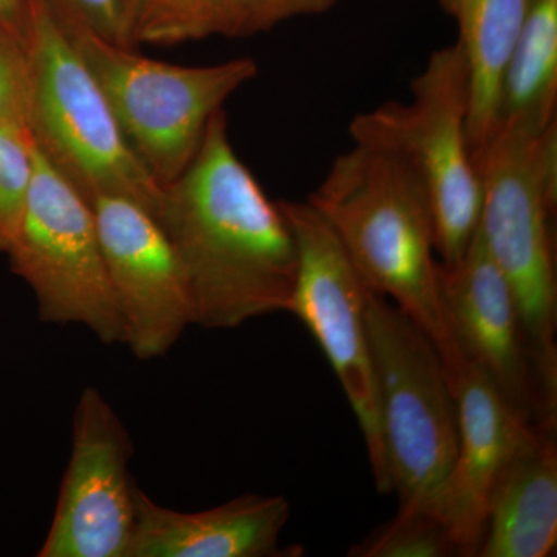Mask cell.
<instances>
[{"instance_id": "6da1fadb", "label": "cell", "mask_w": 557, "mask_h": 557, "mask_svg": "<svg viewBox=\"0 0 557 557\" xmlns=\"http://www.w3.org/2000/svg\"><path fill=\"white\" fill-rule=\"evenodd\" d=\"M157 220L188 277L196 325L236 329L288 311L295 234L231 145L225 110L209 121L189 166L164 186Z\"/></svg>"}, {"instance_id": "7a4b0ae2", "label": "cell", "mask_w": 557, "mask_h": 557, "mask_svg": "<svg viewBox=\"0 0 557 557\" xmlns=\"http://www.w3.org/2000/svg\"><path fill=\"white\" fill-rule=\"evenodd\" d=\"M370 292L408 314L438 348L448 376L461 362L438 296L435 225L426 193L397 157L355 143L309 197Z\"/></svg>"}, {"instance_id": "3957f363", "label": "cell", "mask_w": 557, "mask_h": 557, "mask_svg": "<svg viewBox=\"0 0 557 557\" xmlns=\"http://www.w3.org/2000/svg\"><path fill=\"white\" fill-rule=\"evenodd\" d=\"M482 183L479 234L518 302L547 386L557 394V123H500L475 156Z\"/></svg>"}, {"instance_id": "277c9868", "label": "cell", "mask_w": 557, "mask_h": 557, "mask_svg": "<svg viewBox=\"0 0 557 557\" xmlns=\"http://www.w3.org/2000/svg\"><path fill=\"white\" fill-rule=\"evenodd\" d=\"M25 51L27 127L39 152L87 200L126 197L159 218L163 188L127 145L97 79L47 0H32Z\"/></svg>"}, {"instance_id": "5b68a950", "label": "cell", "mask_w": 557, "mask_h": 557, "mask_svg": "<svg viewBox=\"0 0 557 557\" xmlns=\"http://www.w3.org/2000/svg\"><path fill=\"white\" fill-rule=\"evenodd\" d=\"M467 64L457 44L434 51L408 101H387L350 123L359 145L401 160L426 193L442 263L465 255L478 234L482 183L469 145Z\"/></svg>"}, {"instance_id": "8992f818", "label": "cell", "mask_w": 557, "mask_h": 557, "mask_svg": "<svg viewBox=\"0 0 557 557\" xmlns=\"http://www.w3.org/2000/svg\"><path fill=\"white\" fill-rule=\"evenodd\" d=\"M58 16L97 79L127 145L161 188L189 166L209 121L231 95L258 75L251 58L203 67L150 60L61 13Z\"/></svg>"}, {"instance_id": "52a82bcc", "label": "cell", "mask_w": 557, "mask_h": 557, "mask_svg": "<svg viewBox=\"0 0 557 557\" xmlns=\"http://www.w3.org/2000/svg\"><path fill=\"white\" fill-rule=\"evenodd\" d=\"M368 332L375 368L391 493L398 511L423 509L454 467L456 398L438 348L384 296H368Z\"/></svg>"}, {"instance_id": "ba28073f", "label": "cell", "mask_w": 557, "mask_h": 557, "mask_svg": "<svg viewBox=\"0 0 557 557\" xmlns=\"http://www.w3.org/2000/svg\"><path fill=\"white\" fill-rule=\"evenodd\" d=\"M5 255L33 289L42 321L81 324L101 343H123L94 208L36 145L30 190Z\"/></svg>"}, {"instance_id": "9c48e42d", "label": "cell", "mask_w": 557, "mask_h": 557, "mask_svg": "<svg viewBox=\"0 0 557 557\" xmlns=\"http://www.w3.org/2000/svg\"><path fill=\"white\" fill-rule=\"evenodd\" d=\"M298 247V273L289 313L296 314L318 341L368 446L370 467L380 493H391L383 426L370 348V289L327 220L310 201H278Z\"/></svg>"}, {"instance_id": "30bf717a", "label": "cell", "mask_w": 557, "mask_h": 557, "mask_svg": "<svg viewBox=\"0 0 557 557\" xmlns=\"http://www.w3.org/2000/svg\"><path fill=\"white\" fill-rule=\"evenodd\" d=\"M129 432L95 387L73 416L72 454L39 557H127L135 530Z\"/></svg>"}, {"instance_id": "8fae6325", "label": "cell", "mask_w": 557, "mask_h": 557, "mask_svg": "<svg viewBox=\"0 0 557 557\" xmlns=\"http://www.w3.org/2000/svg\"><path fill=\"white\" fill-rule=\"evenodd\" d=\"M438 296L461 358L482 370L534 426H556L557 394L542 379L518 302L479 230L465 255L438 265Z\"/></svg>"}, {"instance_id": "7c38bea8", "label": "cell", "mask_w": 557, "mask_h": 557, "mask_svg": "<svg viewBox=\"0 0 557 557\" xmlns=\"http://www.w3.org/2000/svg\"><path fill=\"white\" fill-rule=\"evenodd\" d=\"M123 344L138 359L163 357L196 324L193 295L178 252L152 212L121 196L90 201Z\"/></svg>"}, {"instance_id": "4fadbf2b", "label": "cell", "mask_w": 557, "mask_h": 557, "mask_svg": "<svg viewBox=\"0 0 557 557\" xmlns=\"http://www.w3.org/2000/svg\"><path fill=\"white\" fill-rule=\"evenodd\" d=\"M449 383L457 405V457L424 509L446 527L463 556L471 557L482 547L487 505L498 478L537 432L548 426L527 421L467 359L461 358Z\"/></svg>"}, {"instance_id": "5bb4252c", "label": "cell", "mask_w": 557, "mask_h": 557, "mask_svg": "<svg viewBox=\"0 0 557 557\" xmlns=\"http://www.w3.org/2000/svg\"><path fill=\"white\" fill-rule=\"evenodd\" d=\"M135 530L127 557H276L289 519L281 496L247 494L220 507L182 512L161 507L137 487ZM298 555L299 553H293Z\"/></svg>"}, {"instance_id": "9a60e30c", "label": "cell", "mask_w": 557, "mask_h": 557, "mask_svg": "<svg viewBox=\"0 0 557 557\" xmlns=\"http://www.w3.org/2000/svg\"><path fill=\"white\" fill-rule=\"evenodd\" d=\"M556 428H542L491 493L478 557H547L557 545Z\"/></svg>"}, {"instance_id": "2e32d148", "label": "cell", "mask_w": 557, "mask_h": 557, "mask_svg": "<svg viewBox=\"0 0 557 557\" xmlns=\"http://www.w3.org/2000/svg\"><path fill=\"white\" fill-rule=\"evenodd\" d=\"M531 0H440L458 28L457 47L467 64L469 145L472 157L496 126L502 76L527 20Z\"/></svg>"}, {"instance_id": "e0dca14e", "label": "cell", "mask_w": 557, "mask_h": 557, "mask_svg": "<svg viewBox=\"0 0 557 557\" xmlns=\"http://www.w3.org/2000/svg\"><path fill=\"white\" fill-rule=\"evenodd\" d=\"M556 108L557 0H531L502 76L496 126L518 123L542 129L556 123Z\"/></svg>"}, {"instance_id": "ac0fdd59", "label": "cell", "mask_w": 557, "mask_h": 557, "mask_svg": "<svg viewBox=\"0 0 557 557\" xmlns=\"http://www.w3.org/2000/svg\"><path fill=\"white\" fill-rule=\"evenodd\" d=\"M233 0H129L126 40L138 46H177L228 33Z\"/></svg>"}, {"instance_id": "d6986e66", "label": "cell", "mask_w": 557, "mask_h": 557, "mask_svg": "<svg viewBox=\"0 0 557 557\" xmlns=\"http://www.w3.org/2000/svg\"><path fill=\"white\" fill-rule=\"evenodd\" d=\"M355 557H463L446 527L428 509L398 511L350 549Z\"/></svg>"}, {"instance_id": "ffe728a7", "label": "cell", "mask_w": 557, "mask_h": 557, "mask_svg": "<svg viewBox=\"0 0 557 557\" xmlns=\"http://www.w3.org/2000/svg\"><path fill=\"white\" fill-rule=\"evenodd\" d=\"M35 143L25 127L0 124V252L9 249L30 190Z\"/></svg>"}, {"instance_id": "44dd1931", "label": "cell", "mask_w": 557, "mask_h": 557, "mask_svg": "<svg viewBox=\"0 0 557 557\" xmlns=\"http://www.w3.org/2000/svg\"><path fill=\"white\" fill-rule=\"evenodd\" d=\"M339 0H233L228 38H248L282 22L332 10Z\"/></svg>"}, {"instance_id": "7402d4cb", "label": "cell", "mask_w": 557, "mask_h": 557, "mask_svg": "<svg viewBox=\"0 0 557 557\" xmlns=\"http://www.w3.org/2000/svg\"><path fill=\"white\" fill-rule=\"evenodd\" d=\"M28 61L20 40L0 27V124L27 127Z\"/></svg>"}, {"instance_id": "603a6c76", "label": "cell", "mask_w": 557, "mask_h": 557, "mask_svg": "<svg viewBox=\"0 0 557 557\" xmlns=\"http://www.w3.org/2000/svg\"><path fill=\"white\" fill-rule=\"evenodd\" d=\"M58 13L100 38L127 47L126 24L129 0H47ZM129 49V47H127Z\"/></svg>"}, {"instance_id": "cb8c5ba5", "label": "cell", "mask_w": 557, "mask_h": 557, "mask_svg": "<svg viewBox=\"0 0 557 557\" xmlns=\"http://www.w3.org/2000/svg\"><path fill=\"white\" fill-rule=\"evenodd\" d=\"M32 0H0V27L25 47Z\"/></svg>"}]
</instances>
